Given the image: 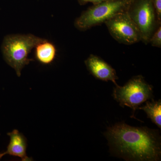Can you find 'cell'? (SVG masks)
<instances>
[{"instance_id": "cell-8", "label": "cell", "mask_w": 161, "mask_h": 161, "mask_svg": "<svg viewBox=\"0 0 161 161\" xmlns=\"http://www.w3.org/2000/svg\"><path fill=\"white\" fill-rule=\"evenodd\" d=\"M7 134L10 137V141L5 152L6 154L19 157L23 161L32 160L26 155L27 142L24 136L16 130Z\"/></svg>"}, {"instance_id": "cell-6", "label": "cell", "mask_w": 161, "mask_h": 161, "mask_svg": "<svg viewBox=\"0 0 161 161\" xmlns=\"http://www.w3.org/2000/svg\"><path fill=\"white\" fill-rule=\"evenodd\" d=\"M104 23L112 38L118 43L131 45L142 40L139 30L127 11L115 15Z\"/></svg>"}, {"instance_id": "cell-13", "label": "cell", "mask_w": 161, "mask_h": 161, "mask_svg": "<svg viewBox=\"0 0 161 161\" xmlns=\"http://www.w3.org/2000/svg\"><path fill=\"white\" fill-rule=\"evenodd\" d=\"M108 1H110V0H78V3L81 6L85 5L88 3H92L93 5H95L102 2Z\"/></svg>"}, {"instance_id": "cell-3", "label": "cell", "mask_w": 161, "mask_h": 161, "mask_svg": "<svg viewBox=\"0 0 161 161\" xmlns=\"http://www.w3.org/2000/svg\"><path fill=\"white\" fill-rule=\"evenodd\" d=\"M132 0H110L93 5L75 20V26L84 31L104 23L115 15L127 11Z\"/></svg>"}, {"instance_id": "cell-1", "label": "cell", "mask_w": 161, "mask_h": 161, "mask_svg": "<svg viewBox=\"0 0 161 161\" xmlns=\"http://www.w3.org/2000/svg\"><path fill=\"white\" fill-rule=\"evenodd\" d=\"M106 136L112 150L123 158L135 161L160 159V137L154 130L120 123L108 128Z\"/></svg>"}, {"instance_id": "cell-7", "label": "cell", "mask_w": 161, "mask_h": 161, "mask_svg": "<svg viewBox=\"0 0 161 161\" xmlns=\"http://www.w3.org/2000/svg\"><path fill=\"white\" fill-rule=\"evenodd\" d=\"M87 69L91 75L99 80L112 81L117 85L116 80L118 79L115 69L110 64L98 56L91 54L85 61Z\"/></svg>"}, {"instance_id": "cell-2", "label": "cell", "mask_w": 161, "mask_h": 161, "mask_svg": "<svg viewBox=\"0 0 161 161\" xmlns=\"http://www.w3.org/2000/svg\"><path fill=\"white\" fill-rule=\"evenodd\" d=\"M44 40L32 34L9 35L4 38L2 50L4 60L15 70L18 77L25 65L34 60L28 55L38 43Z\"/></svg>"}, {"instance_id": "cell-14", "label": "cell", "mask_w": 161, "mask_h": 161, "mask_svg": "<svg viewBox=\"0 0 161 161\" xmlns=\"http://www.w3.org/2000/svg\"><path fill=\"white\" fill-rule=\"evenodd\" d=\"M5 155H6L5 152L3 153H0V160H1V158H2Z\"/></svg>"}, {"instance_id": "cell-10", "label": "cell", "mask_w": 161, "mask_h": 161, "mask_svg": "<svg viewBox=\"0 0 161 161\" xmlns=\"http://www.w3.org/2000/svg\"><path fill=\"white\" fill-rule=\"evenodd\" d=\"M139 109L144 110L147 113L148 118L151 119L153 123L161 129V103L158 101L147 102L146 105Z\"/></svg>"}, {"instance_id": "cell-12", "label": "cell", "mask_w": 161, "mask_h": 161, "mask_svg": "<svg viewBox=\"0 0 161 161\" xmlns=\"http://www.w3.org/2000/svg\"><path fill=\"white\" fill-rule=\"evenodd\" d=\"M153 3L158 19L161 22V0H153Z\"/></svg>"}, {"instance_id": "cell-9", "label": "cell", "mask_w": 161, "mask_h": 161, "mask_svg": "<svg viewBox=\"0 0 161 161\" xmlns=\"http://www.w3.org/2000/svg\"><path fill=\"white\" fill-rule=\"evenodd\" d=\"M35 48V58L41 64L48 65L55 60L57 56V48L52 42L44 39L38 43Z\"/></svg>"}, {"instance_id": "cell-11", "label": "cell", "mask_w": 161, "mask_h": 161, "mask_svg": "<svg viewBox=\"0 0 161 161\" xmlns=\"http://www.w3.org/2000/svg\"><path fill=\"white\" fill-rule=\"evenodd\" d=\"M152 46L161 47V26L156 31L150 38V43Z\"/></svg>"}, {"instance_id": "cell-5", "label": "cell", "mask_w": 161, "mask_h": 161, "mask_svg": "<svg viewBox=\"0 0 161 161\" xmlns=\"http://www.w3.org/2000/svg\"><path fill=\"white\" fill-rule=\"evenodd\" d=\"M113 97L122 106L130 107L135 112L142 103L152 98L153 87L142 75L135 76L123 86H115Z\"/></svg>"}, {"instance_id": "cell-4", "label": "cell", "mask_w": 161, "mask_h": 161, "mask_svg": "<svg viewBox=\"0 0 161 161\" xmlns=\"http://www.w3.org/2000/svg\"><path fill=\"white\" fill-rule=\"evenodd\" d=\"M127 12L140 31L141 41L149 44L152 35L161 26L153 0H132Z\"/></svg>"}]
</instances>
